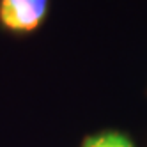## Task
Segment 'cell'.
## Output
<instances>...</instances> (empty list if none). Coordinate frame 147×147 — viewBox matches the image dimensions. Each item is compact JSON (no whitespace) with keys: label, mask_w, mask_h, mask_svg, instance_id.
<instances>
[{"label":"cell","mask_w":147,"mask_h":147,"mask_svg":"<svg viewBox=\"0 0 147 147\" xmlns=\"http://www.w3.org/2000/svg\"><path fill=\"white\" fill-rule=\"evenodd\" d=\"M80 147H136L126 133L117 129H103L82 140Z\"/></svg>","instance_id":"cell-2"},{"label":"cell","mask_w":147,"mask_h":147,"mask_svg":"<svg viewBox=\"0 0 147 147\" xmlns=\"http://www.w3.org/2000/svg\"><path fill=\"white\" fill-rule=\"evenodd\" d=\"M50 13V0H0V28L14 36L39 30Z\"/></svg>","instance_id":"cell-1"}]
</instances>
